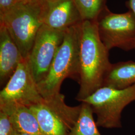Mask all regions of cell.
<instances>
[{
	"mask_svg": "<svg viewBox=\"0 0 135 135\" xmlns=\"http://www.w3.org/2000/svg\"><path fill=\"white\" fill-rule=\"evenodd\" d=\"M80 24L65 31L63 42L58 49L47 76L37 84L41 95L48 99L60 94L65 79L79 82V41Z\"/></svg>",
	"mask_w": 135,
	"mask_h": 135,
	"instance_id": "7a4b0ae2",
	"label": "cell"
},
{
	"mask_svg": "<svg viewBox=\"0 0 135 135\" xmlns=\"http://www.w3.org/2000/svg\"><path fill=\"white\" fill-rule=\"evenodd\" d=\"M43 1H20L0 17V25L8 30L24 58L28 57L37 33L44 25Z\"/></svg>",
	"mask_w": 135,
	"mask_h": 135,
	"instance_id": "3957f363",
	"label": "cell"
},
{
	"mask_svg": "<svg viewBox=\"0 0 135 135\" xmlns=\"http://www.w3.org/2000/svg\"><path fill=\"white\" fill-rule=\"evenodd\" d=\"M91 106L82 102L77 120L69 133V135H102L94 120Z\"/></svg>",
	"mask_w": 135,
	"mask_h": 135,
	"instance_id": "4fadbf2b",
	"label": "cell"
},
{
	"mask_svg": "<svg viewBox=\"0 0 135 135\" xmlns=\"http://www.w3.org/2000/svg\"><path fill=\"white\" fill-rule=\"evenodd\" d=\"M14 130L9 115L0 110V135H12Z\"/></svg>",
	"mask_w": 135,
	"mask_h": 135,
	"instance_id": "9a60e30c",
	"label": "cell"
},
{
	"mask_svg": "<svg viewBox=\"0 0 135 135\" xmlns=\"http://www.w3.org/2000/svg\"><path fill=\"white\" fill-rule=\"evenodd\" d=\"M109 52L100 38L96 21H83L80 29V89L76 97L78 101L82 102L103 87L112 65Z\"/></svg>",
	"mask_w": 135,
	"mask_h": 135,
	"instance_id": "6da1fadb",
	"label": "cell"
},
{
	"mask_svg": "<svg viewBox=\"0 0 135 135\" xmlns=\"http://www.w3.org/2000/svg\"><path fill=\"white\" fill-rule=\"evenodd\" d=\"M43 102L29 108L36 118L45 135H69L70 130L65 123Z\"/></svg>",
	"mask_w": 135,
	"mask_h": 135,
	"instance_id": "30bf717a",
	"label": "cell"
},
{
	"mask_svg": "<svg viewBox=\"0 0 135 135\" xmlns=\"http://www.w3.org/2000/svg\"><path fill=\"white\" fill-rule=\"evenodd\" d=\"M10 117L15 129L31 135H45L29 108L16 106L0 109Z\"/></svg>",
	"mask_w": 135,
	"mask_h": 135,
	"instance_id": "7c38bea8",
	"label": "cell"
},
{
	"mask_svg": "<svg viewBox=\"0 0 135 135\" xmlns=\"http://www.w3.org/2000/svg\"><path fill=\"white\" fill-rule=\"evenodd\" d=\"M135 84V62L128 61L112 64L103 87L124 89Z\"/></svg>",
	"mask_w": 135,
	"mask_h": 135,
	"instance_id": "8fae6325",
	"label": "cell"
},
{
	"mask_svg": "<svg viewBox=\"0 0 135 135\" xmlns=\"http://www.w3.org/2000/svg\"><path fill=\"white\" fill-rule=\"evenodd\" d=\"M82 21H96L105 8L106 0H74Z\"/></svg>",
	"mask_w": 135,
	"mask_h": 135,
	"instance_id": "5bb4252c",
	"label": "cell"
},
{
	"mask_svg": "<svg viewBox=\"0 0 135 135\" xmlns=\"http://www.w3.org/2000/svg\"><path fill=\"white\" fill-rule=\"evenodd\" d=\"M24 59L8 30L0 25V84L5 86Z\"/></svg>",
	"mask_w": 135,
	"mask_h": 135,
	"instance_id": "9c48e42d",
	"label": "cell"
},
{
	"mask_svg": "<svg viewBox=\"0 0 135 135\" xmlns=\"http://www.w3.org/2000/svg\"><path fill=\"white\" fill-rule=\"evenodd\" d=\"M29 66L24 58L14 74L0 92V109L16 106L30 107L44 101Z\"/></svg>",
	"mask_w": 135,
	"mask_h": 135,
	"instance_id": "8992f818",
	"label": "cell"
},
{
	"mask_svg": "<svg viewBox=\"0 0 135 135\" xmlns=\"http://www.w3.org/2000/svg\"><path fill=\"white\" fill-rule=\"evenodd\" d=\"M135 101V84L124 89L102 87L82 102L89 104L97 116L98 127L121 128V114L126 107Z\"/></svg>",
	"mask_w": 135,
	"mask_h": 135,
	"instance_id": "277c9868",
	"label": "cell"
},
{
	"mask_svg": "<svg viewBox=\"0 0 135 135\" xmlns=\"http://www.w3.org/2000/svg\"><path fill=\"white\" fill-rule=\"evenodd\" d=\"M43 21L49 28L62 31L83 22L74 0H44Z\"/></svg>",
	"mask_w": 135,
	"mask_h": 135,
	"instance_id": "ba28073f",
	"label": "cell"
},
{
	"mask_svg": "<svg viewBox=\"0 0 135 135\" xmlns=\"http://www.w3.org/2000/svg\"><path fill=\"white\" fill-rule=\"evenodd\" d=\"M65 31L51 29L44 25L39 30L27 57L37 84L47 76L54 58L63 42Z\"/></svg>",
	"mask_w": 135,
	"mask_h": 135,
	"instance_id": "52a82bcc",
	"label": "cell"
},
{
	"mask_svg": "<svg viewBox=\"0 0 135 135\" xmlns=\"http://www.w3.org/2000/svg\"><path fill=\"white\" fill-rule=\"evenodd\" d=\"M12 135H31L29 134H27V133H26L24 132H20L19 131L16 130L15 129Z\"/></svg>",
	"mask_w": 135,
	"mask_h": 135,
	"instance_id": "ac0fdd59",
	"label": "cell"
},
{
	"mask_svg": "<svg viewBox=\"0 0 135 135\" xmlns=\"http://www.w3.org/2000/svg\"><path fill=\"white\" fill-rule=\"evenodd\" d=\"M20 0H0V17L14 6Z\"/></svg>",
	"mask_w": 135,
	"mask_h": 135,
	"instance_id": "2e32d148",
	"label": "cell"
},
{
	"mask_svg": "<svg viewBox=\"0 0 135 135\" xmlns=\"http://www.w3.org/2000/svg\"><path fill=\"white\" fill-rule=\"evenodd\" d=\"M126 6L129 10L132 11L135 14V0H128L126 2ZM134 50H135V43Z\"/></svg>",
	"mask_w": 135,
	"mask_h": 135,
	"instance_id": "e0dca14e",
	"label": "cell"
},
{
	"mask_svg": "<svg viewBox=\"0 0 135 135\" xmlns=\"http://www.w3.org/2000/svg\"><path fill=\"white\" fill-rule=\"evenodd\" d=\"M96 22L100 38L109 51L114 48L125 51L134 49L135 14L132 11L116 14L106 6Z\"/></svg>",
	"mask_w": 135,
	"mask_h": 135,
	"instance_id": "5b68a950",
	"label": "cell"
},
{
	"mask_svg": "<svg viewBox=\"0 0 135 135\" xmlns=\"http://www.w3.org/2000/svg\"><path fill=\"white\" fill-rule=\"evenodd\" d=\"M44 0H20V1H26V2H42Z\"/></svg>",
	"mask_w": 135,
	"mask_h": 135,
	"instance_id": "d6986e66",
	"label": "cell"
}]
</instances>
